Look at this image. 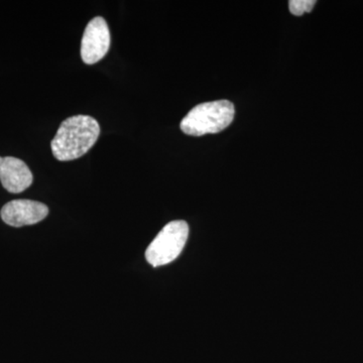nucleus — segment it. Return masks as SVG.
Returning a JSON list of instances; mask_svg holds the SVG:
<instances>
[{"instance_id": "f257e3e1", "label": "nucleus", "mask_w": 363, "mask_h": 363, "mask_svg": "<svg viewBox=\"0 0 363 363\" xmlns=\"http://www.w3.org/2000/svg\"><path fill=\"white\" fill-rule=\"evenodd\" d=\"M100 126L96 119L89 116L68 117L60 125L51 147L58 161L68 162L84 156L96 143Z\"/></svg>"}, {"instance_id": "f03ea898", "label": "nucleus", "mask_w": 363, "mask_h": 363, "mask_svg": "<svg viewBox=\"0 0 363 363\" xmlns=\"http://www.w3.org/2000/svg\"><path fill=\"white\" fill-rule=\"evenodd\" d=\"M235 109L228 100L206 102L193 107L181 123V130L188 135L201 136L218 133L233 123Z\"/></svg>"}, {"instance_id": "7ed1b4c3", "label": "nucleus", "mask_w": 363, "mask_h": 363, "mask_svg": "<svg viewBox=\"0 0 363 363\" xmlns=\"http://www.w3.org/2000/svg\"><path fill=\"white\" fill-rule=\"evenodd\" d=\"M188 236L187 222H169L160 231L157 238L147 247L145 259L154 267L171 264L183 252Z\"/></svg>"}, {"instance_id": "20e7f679", "label": "nucleus", "mask_w": 363, "mask_h": 363, "mask_svg": "<svg viewBox=\"0 0 363 363\" xmlns=\"http://www.w3.org/2000/svg\"><path fill=\"white\" fill-rule=\"evenodd\" d=\"M111 32L106 21L101 16H96L86 26L82 42H81V57L88 65H93L106 56L111 48Z\"/></svg>"}, {"instance_id": "39448f33", "label": "nucleus", "mask_w": 363, "mask_h": 363, "mask_svg": "<svg viewBox=\"0 0 363 363\" xmlns=\"http://www.w3.org/2000/svg\"><path fill=\"white\" fill-rule=\"evenodd\" d=\"M0 214L7 225L23 227L44 220L49 214V208L44 203L33 200H13L2 207Z\"/></svg>"}, {"instance_id": "423d86ee", "label": "nucleus", "mask_w": 363, "mask_h": 363, "mask_svg": "<svg viewBox=\"0 0 363 363\" xmlns=\"http://www.w3.org/2000/svg\"><path fill=\"white\" fill-rule=\"evenodd\" d=\"M33 177L28 164L18 157H0V182L9 193L18 194L32 186Z\"/></svg>"}, {"instance_id": "0eeeda50", "label": "nucleus", "mask_w": 363, "mask_h": 363, "mask_svg": "<svg viewBox=\"0 0 363 363\" xmlns=\"http://www.w3.org/2000/svg\"><path fill=\"white\" fill-rule=\"evenodd\" d=\"M315 4L316 1L314 0H291L289 2V9L294 16H301L305 13L312 11Z\"/></svg>"}]
</instances>
